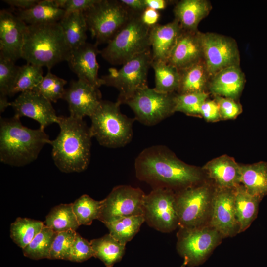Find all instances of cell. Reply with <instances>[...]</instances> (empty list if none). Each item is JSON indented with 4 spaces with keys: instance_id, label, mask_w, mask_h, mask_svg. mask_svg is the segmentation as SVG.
<instances>
[{
    "instance_id": "cell-1",
    "label": "cell",
    "mask_w": 267,
    "mask_h": 267,
    "mask_svg": "<svg viewBox=\"0 0 267 267\" xmlns=\"http://www.w3.org/2000/svg\"><path fill=\"white\" fill-rule=\"evenodd\" d=\"M136 178L153 189L165 188L175 192L202 183L203 170L178 158L163 145L144 149L134 164Z\"/></svg>"
},
{
    "instance_id": "cell-2",
    "label": "cell",
    "mask_w": 267,
    "mask_h": 267,
    "mask_svg": "<svg viewBox=\"0 0 267 267\" xmlns=\"http://www.w3.org/2000/svg\"><path fill=\"white\" fill-rule=\"evenodd\" d=\"M60 132L50 140L54 163L62 172H81L89 165L91 138L89 127L83 119L71 116H59Z\"/></svg>"
},
{
    "instance_id": "cell-3",
    "label": "cell",
    "mask_w": 267,
    "mask_h": 267,
    "mask_svg": "<svg viewBox=\"0 0 267 267\" xmlns=\"http://www.w3.org/2000/svg\"><path fill=\"white\" fill-rule=\"evenodd\" d=\"M0 160L4 164L16 167L30 164L50 143L44 130L28 128L19 118L0 117Z\"/></svg>"
},
{
    "instance_id": "cell-4",
    "label": "cell",
    "mask_w": 267,
    "mask_h": 267,
    "mask_svg": "<svg viewBox=\"0 0 267 267\" xmlns=\"http://www.w3.org/2000/svg\"><path fill=\"white\" fill-rule=\"evenodd\" d=\"M71 51L59 22L27 25L22 52L27 63L50 71L56 64L67 62Z\"/></svg>"
},
{
    "instance_id": "cell-5",
    "label": "cell",
    "mask_w": 267,
    "mask_h": 267,
    "mask_svg": "<svg viewBox=\"0 0 267 267\" xmlns=\"http://www.w3.org/2000/svg\"><path fill=\"white\" fill-rule=\"evenodd\" d=\"M141 15L131 12L126 23L107 46L100 50L102 58L108 63L123 65L134 57L151 50V27L143 23Z\"/></svg>"
},
{
    "instance_id": "cell-6",
    "label": "cell",
    "mask_w": 267,
    "mask_h": 267,
    "mask_svg": "<svg viewBox=\"0 0 267 267\" xmlns=\"http://www.w3.org/2000/svg\"><path fill=\"white\" fill-rule=\"evenodd\" d=\"M120 105L117 101L102 100L90 117L89 129L92 136L101 145L107 148L123 147L133 138V126L135 119L123 114Z\"/></svg>"
},
{
    "instance_id": "cell-7",
    "label": "cell",
    "mask_w": 267,
    "mask_h": 267,
    "mask_svg": "<svg viewBox=\"0 0 267 267\" xmlns=\"http://www.w3.org/2000/svg\"><path fill=\"white\" fill-rule=\"evenodd\" d=\"M215 189L201 183L176 192L178 227L192 228L209 224Z\"/></svg>"
},
{
    "instance_id": "cell-8",
    "label": "cell",
    "mask_w": 267,
    "mask_h": 267,
    "mask_svg": "<svg viewBox=\"0 0 267 267\" xmlns=\"http://www.w3.org/2000/svg\"><path fill=\"white\" fill-rule=\"evenodd\" d=\"M131 13L116 0H98L84 12L88 30L97 45L107 44L126 23Z\"/></svg>"
},
{
    "instance_id": "cell-9",
    "label": "cell",
    "mask_w": 267,
    "mask_h": 267,
    "mask_svg": "<svg viewBox=\"0 0 267 267\" xmlns=\"http://www.w3.org/2000/svg\"><path fill=\"white\" fill-rule=\"evenodd\" d=\"M152 57L149 50L139 54L122 65L119 69H109L102 76L103 85L117 89L119 94L117 102L120 105L132 97L138 89L147 86V76L151 67Z\"/></svg>"
},
{
    "instance_id": "cell-10",
    "label": "cell",
    "mask_w": 267,
    "mask_h": 267,
    "mask_svg": "<svg viewBox=\"0 0 267 267\" xmlns=\"http://www.w3.org/2000/svg\"><path fill=\"white\" fill-rule=\"evenodd\" d=\"M223 238L210 225L192 228H179L177 233V250L187 266L194 267L203 264Z\"/></svg>"
},
{
    "instance_id": "cell-11",
    "label": "cell",
    "mask_w": 267,
    "mask_h": 267,
    "mask_svg": "<svg viewBox=\"0 0 267 267\" xmlns=\"http://www.w3.org/2000/svg\"><path fill=\"white\" fill-rule=\"evenodd\" d=\"M176 95L159 92L147 86L138 89L123 104L131 108L135 120L145 125L153 126L175 112Z\"/></svg>"
},
{
    "instance_id": "cell-12",
    "label": "cell",
    "mask_w": 267,
    "mask_h": 267,
    "mask_svg": "<svg viewBox=\"0 0 267 267\" xmlns=\"http://www.w3.org/2000/svg\"><path fill=\"white\" fill-rule=\"evenodd\" d=\"M176 192L165 188H153L145 195L143 202L145 222L150 227L169 233L178 227L176 206Z\"/></svg>"
},
{
    "instance_id": "cell-13",
    "label": "cell",
    "mask_w": 267,
    "mask_h": 267,
    "mask_svg": "<svg viewBox=\"0 0 267 267\" xmlns=\"http://www.w3.org/2000/svg\"><path fill=\"white\" fill-rule=\"evenodd\" d=\"M145 194L139 188L122 185L113 188L103 200L98 220L104 224L120 219L143 215Z\"/></svg>"
},
{
    "instance_id": "cell-14",
    "label": "cell",
    "mask_w": 267,
    "mask_h": 267,
    "mask_svg": "<svg viewBox=\"0 0 267 267\" xmlns=\"http://www.w3.org/2000/svg\"><path fill=\"white\" fill-rule=\"evenodd\" d=\"M203 59L209 76L229 66L239 65L240 55L232 39L213 33L200 32Z\"/></svg>"
},
{
    "instance_id": "cell-15",
    "label": "cell",
    "mask_w": 267,
    "mask_h": 267,
    "mask_svg": "<svg viewBox=\"0 0 267 267\" xmlns=\"http://www.w3.org/2000/svg\"><path fill=\"white\" fill-rule=\"evenodd\" d=\"M209 225L216 229L223 238L239 233L233 189L215 188Z\"/></svg>"
},
{
    "instance_id": "cell-16",
    "label": "cell",
    "mask_w": 267,
    "mask_h": 267,
    "mask_svg": "<svg viewBox=\"0 0 267 267\" xmlns=\"http://www.w3.org/2000/svg\"><path fill=\"white\" fill-rule=\"evenodd\" d=\"M10 106L14 110V116L35 120L43 130L53 123H57L58 121L59 116L51 102L33 90L21 93L11 102Z\"/></svg>"
},
{
    "instance_id": "cell-17",
    "label": "cell",
    "mask_w": 267,
    "mask_h": 267,
    "mask_svg": "<svg viewBox=\"0 0 267 267\" xmlns=\"http://www.w3.org/2000/svg\"><path fill=\"white\" fill-rule=\"evenodd\" d=\"M99 88L78 79L70 82L63 99L68 104L70 116L83 119L92 116L102 100Z\"/></svg>"
},
{
    "instance_id": "cell-18",
    "label": "cell",
    "mask_w": 267,
    "mask_h": 267,
    "mask_svg": "<svg viewBox=\"0 0 267 267\" xmlns=\"http://www.w3.org/2000/svg\"><path fill=\"white\" fill-rule=\"evenodd\" d=\"M27 25L17 16L0 11V54L15 62L22 58Z\"/></svg>"
},
{
    "instance_id": "cell-19",
    "label": "cell",
    "mask_w": 267,
    "mask_h": 267,
    "mask_svg": "<svg viewBox=\"0 0 267 267\" xmlns=\"http://www.w3.org/2000/svg\"><path fill=\"white\" fill-rule=\"evenodd\" d=\"M98 54L100 50L95 43L86 42L72 50L67 62L78 79L99 88L103 85V82L98 76L99 64L97 60Z\"/></svg>"
},
{
    "instance_id": "cell-20",
    "label": "cell",
    "mask_w": 267,
    "mask_h": 267,
    "mask_svg": "<svg viewBox=\"0 0 267 267\" xmlns=\"http://www.w3.org/2000/svg\"><path fill=\"white\" fill-rule=\"evenodd\" d=\"M202 59L200 32L182 30L167 63L179 70H182L199 62Z\"/></svg>"
},
{
    "instance_id": "cell-21",
    "label": "cell",
    "mask_w": 267,
    "mask_h": 267,
    "mask_svg": "<svg viewBox=\"0 0 267 267\" xmlns=\"http://www.w3.org/2000/svg\"><path fill=\"white\" fill-rule=\"evenodd\" d=\"M216 188L233 189L241 184V168L234 159L226 155L216 158L202 168Z\"/></svg>"
},
{
    "instance_id": "cell-22",
    "label": "cell",
    "mask_w": 267,
    "mask_h": 267,
    "mask_svg": "<svg viewBox=\"0 0 267 267\" xmlns=\"http://www.w3.org/2000/svg\"><path fill=\"white\" fill-rule=\"evenodd\" d=\"M182 29L175 19L166 24L151 27L150 40L153 61L167 62Z\"/></svg>"
},
{
    "instance_id": "cell-23",
    "label": "cell",
    "mask_w": 267,
    "mask_h": 267,
    "mask_svg": "<svg viewBox=\"0 0 267 267\" xmlns=\"http://www.w3.org/2000/svg\"><path fill=\"white\" fill-rule=\"evenodd\" d=\"M245 82V76L239 65H233L225 68L214 75L209 89L215 96L235 100L240 95Z\"/></svg>"
},
{
    "instance_id": "cell-24",
    "label": "cell",
    "mask_w": 267,
    "mask_h": 267,
    "mask_svg": "<svg viewBox=\"0 0 267 267\" xmlns=\"http://www.w3.org/2000/svg\"><path fill=\"white\" fill-rule=\"evenodd\" d=\"M211 9L210 3L205 0H182L177 3L173 11L182 30L195 32Z\"/></svg>"
},
{
    "instance_id": "cell-25",
    "label": "cell",
    "mask_w": 267,
    "mask_h": 267,
    "mask_svg": "<svg viewBox=\"0 0 267 267\" xmlns=\"http://www.w3.org/2000/svg\"><path fill=\"white\" fill-rule=\"evenodd\" d=\"M235 215L239 225V233L245 231L257 218L262 200L249 193L240 184L233 189Z\"/></svg>"
},
{
    "instance_id": "cell-26",
    "label": "cell",
    "mask_w": 267,
    "mask_h": 267,
    "mask_svg": "<svg viewBox=\"0 0 267 267\" xmlns=\"http://www.w3.org/2000/svg\"><path fill=\"white\" fill-rule=\"evenodd\" d=\"M65 14L54 0H43L31 8L21 10L17 16L27 25H41L58 23Z\"/></svg>"
},
{
    "instance_id": "cell-27",
    "label": "cell",
    "mask_w": 267,
    "mask_h": 267,
    "mask_svg": "<svg viewBox=\"0 0 267 267\" xmlns=\"http://www.w3.org/2000/svg\"><path fill=\"white\" fill-rule=\"evenodd\" d=\"M241 184L250 194L262 199L267 195V162L240 165Z\"/></svg>"
},
{
    "instance_id": "cell-28",
    "label": "cell",
    "mask_w": 267,
    "mask_h": 267,
    "mask_svg": "<svg viewBox=\"0 0 267 267\" xmlns=\"http://www.w3.org/2000/svg\"><path fill=\"white\" fill-rule=\"evenodd\" d=\"M59 23L72 50L86 43L88 28L84 12L66 13Z\"/></svg>"
},
{
    "instance_id": "cell-29",
    "label": "cell",
    "mask_w": 267,
    "mask_h": 267,
    "mask_svg": "<svg viewBox=\"0 0 267 267\" xmlns=\"http://www.w3.org/2000/svg\"><path fill=\"white\" fill-rule=\"evenodd\" d=\"M90 242L94 257L100 259L107 267H112L115 263L120 262L125 253L126 245L109 233Z\"/></svg>"
},
{
    "instance_id": "cell-30",
    "label": "cell",
    "mask_w": 267,
    "mask_h": 267,
    "mask_svg": "<svg viewBox=\"0 0 267 267\" xmlns=\"http://www.w3.org/2000/svg\"><path fill=\"white\" fill-rule=\"evenodd\" d=\"M151 67L154 71V89L156 91L164 93H173L178 91L181 79L178 69L163 61H152Z\"/></svg>"
},
{
    "instance_id": "cell-31",
    "label": "cell",
    "mask_w": 267,
    "mask_h": 267,
    "mask_svg": "<svg viewBox=\"0 0 267 267\" xmlns=\"http://www.w3.org/2000/svg\"><path fill=\"white\" fill-rule=\"evenodd\" d=\"M44 224L56 233L76 231L80 226L72 209V204L54 207L45 217Z\"/></svg>"
},
{
    "instance_id": "cell-32",
    "label": "cell",
    "mask_w": 267,
    "mask_h": 267,
    "mask_svg": "<svg viewBox=\"0 0 267 267\" xmlns=\"http://www.w3.org/2000/svg\"><path fill=\"white\" fill-rule=\"evenodd\" d=\"M181 79L178 94H185L204 91L209 76L202 60L193 65L179 70Z\"/></svg>"
},
{
    "instance_id": "cell-33",
    "label": "cell",
    "mask_w": 267,
    "mask_h": 267,
    "mask_svg": "<svg viewBox=\"0 0 267 267\" xmlns=\"http://www.w3.org/2000/svg\"><path fill=\"white\" fill-rule=\"evenodd\" d=\"M44 226V222L40 221L18 217L10 225V237L22 249L32 241Z\"/></svg>"
},
{
    "instance_id": "cell-34",
    "label": "cell",
    "mask_w": 267,
    "mask_h": 267,
    "mask_svg": "<svg viewBox=\"0 0 267 267\" xmlns=\"http://www.w3.org/2000/svg\"><path fill=\"white\" fill-rule=\"evenodd\" d=\"M144 222L143 215H140L123 218L104 224L112 237L126 245L137 233Z\"/></svg>"
},
{
    "instance_id": "cell-35",
    "label": "cell",
    "mask_w": 267,
    "mask_h": 267,
    "mask_svg": "<svg viewBox=\"0 0 267 267\" xmlns=\"http://www.w3.org/2000/svg\"><path fill=\"white\" fill-rule=\"evenodd\" d=\"M43 77L42 67L28 63L19 66L8 96H12L18 92L33 90Z\"/></svg>"
},
{
    "instance_id": "cell-36",
    "label": "cell",
    "mask_w": 267,
    "mask_h": 267,
    "mask_svg": "<svg viewBox=\"0 0 267 267\" xmlns=\"http://www.w3.org/2000/svg\"><path fill=\"white\" fill-rule=\"evenodd\" d=\"M57 234L44 224L41 231L22 249L24 255L33 260L48 259L53 242Z\"/></svg>"
},
{
    "instance_id": "cell-37",
    "label": "cell",
    "mask_w": 267,
    "mask_h": 267,
    "mask_svg": "<svg viewBox=\"0 0 267 267\" xmlns=\"http://www.w3.org/2000/svg\"><path fill=\"white\" fill-rule=\"evenodd\" d=\"M72 204V209L79 225H89L93 221L98 219L101 208V201H97L84 194Z\"/></svg>"
},
{
    "instance_id": "cell-38",
    "label": "cell",
    "mask_w": 267,
    "mask_h": 267,
    "mask_svg": "<svg viewBox=\"0 0 267 267\" xmlns=\"http://www.w3.org/2000/svg\"><path fill=\"white\" fill-rule=\"evenodd\" d=\"M67 81L48 71L33 91L42 95L51 102L63 99Z\"/></svg>"
},
{
    "instance_id": "cell-39",
    "label": "cell",
    "mask_w": 267,
    "mask_h": 267,
    "mask_svg": "<svg viewBox=\"0 0 267 267\" xmlns=\"http://www.w3.org/2000/svg\"><path fill=\"white\" fill-rule=\"evenodd\" d=\"M208 96V93L205 91L176 94L175 112H181L190 116H199L201 106Z\"/></svg>"
},
{
    "instance_id": "cell-40",
    "label": "cell",
    "mask_w": 267,
    "mask_h": 267,
    "mask_svg": "<svg viewBox=\"0 0 267 267\" xmlns=\"http://www.w3.org/2000/svg\"><path fill=\"white\" fill-rule=\"evenodd\" d=\"M76 233L73 230L57 233L53 242L48 259L69 260Z\"/></svg>"
},
{
    "instance_id": "cell-41",
    "label": "cell",
    "mask_w": 267,
    "mask_h": 267,
    "mask_svg": "<svg viewBox=\"0 0 267 267\" xmlns=\"http://www.w3.org/2000/svg\"><path fill=\"white\" fill-rule=\"evenodd\" d=\"M19 68L14 61L0 54V95L8 96Z\"/></svg>"
},
{
    "instance_id": "cell-42",
    "label": "cell",
    "mask_w": 267,
    "mask_h": 267,
    "mask_svg": "<svg viewBox=\"0 0 267 267\" xmlns=\"http://www.w3.org/2000/svg\"><path fill=\"white\" fill-rule=\"evenodd\" d=\"M94 257V251L90 242L83 238L76 233L73 242L69 260L73 262L81 263Z\"/></svg>"
},
{
    "instance_id": "cell-43",
    "label": "cell",
    "mask_w": 267,
    "mask_h": 267,
    "mask_svg": "<svg viewBox=\"0 0 267 267\" xmlns=\"http://www.w3.org/2000/svg\"><path fill=\"white\" fill-rule=\"evenodd\" d=\"M215 96V101L219 106L221 119H233L241 113V105L234 99L220 96Z\"/></svg>"
},
{
    "instance_id": "cell-44",
    "label": "cell",
    "mask_w": 267,
    "mask_h": 267,
    "mask_svg": "<svg viewBox=\"0 0 267 267\" xmlns=\"http://www.w3.org/2000/svg\"><path fill=\"white\" fill-rule=\"evenodd\" d=\"M98 0H54L55 4L66 14L84 12L94 5Z\"/></svg>"
},
{
    "instance_id": "cell-45",
    "label": "cell",
    "mask_w": 267,
    "mask_h": 267,
    "mask_svg": "<svg viewBox=\"0 0 267 267\" xmlns=\"http://www.w3.org/2000/svg\"><path fill=\"white\" fill-rule=\"evenodd\" d=\"M200 116L208 122H215L221 119L219 106L215 100H206L200 110Z\"/></svg>"
},
{
    "instance_id": "cell-46",
    "label": "cell",
    "mask_w": 267,
    "mask_h": 267,
    "mask_svg": "<svg viewBox=\"0 0 267 267\" xmlns=\"http://www.w3.org/2000/svg\"><path fill=\"white\" fill-rule=\"evenodd\" d=\"M160 14L158 11L147 8L141 14V18L144 24L149 27L158 24Z\"/></svg>"
},
{
    "instance_id": "cell-47",
    "label": "cell",
    "mask_w": 267,
    "mask_h": 267,
    "mask_svg": "<svg viewBox=\"0 0 267 267\" xmlns=\"http://www.w3.org/2000/svg\"><path fill=\"white\" fill-rule=\"evenodd\" d=\"M121 3L131 12L142 14L147 8L145 0H120Z\"/></svg>"
},
{
    "instance_id": "cell-48",
    "label": "cell",
    "mask_w": 267,
    "mask_h": 267,
    "mask_svg": "<svg viewBox=\"0 0 267 267\" xmlns=\"http://www.w3.org/2000/svg\"><path fill=\"white\" fill-rule=\"evenodd\" d=\"M9 5L18 7L22 10H26L36 5L38 0H2Z\"/></svg>"
},
{
    "instance_id": "cell-49",
    "label": "cell",
    "mask_w": 267,
    "mask_h": 267,
    "mask_svg": "<svg viewBox=\"0 0 267 267\" xmlns=\"http://www.w3.org/2000/svg\"><path fill=\"white\" fill-rule=\"evenodd\" d=\"M147 7L156 10H161L165 9L169 2V1L166 0H145Z\"/></svg>"
},
{
    "instance_id": "cell-50",
    "label": "cell",
    "mask_w": 267,
    "mask_h": 267,
    "mask_svg": "<svg viewBox=\"0 0 267 267\" xmlns=\"http://www.w3.org/2000/svg\"><path fill=\"white\" fill-rule=\"evenodd\" d=\"M11 105V102H8L7 96L0 95V113L4 112L5 110Z\"/></svg>"
},
{
    "instance_id": "cell-51",
    "label": "cell",
    "mask_w": 267,
    "mask_h": 267,
    "mask_svg": "<svg viewBox=\"0 0 267 267\" xmlns=\"http://www.w3.org/2000/svg\"><path fill=\"white\" fill-rule=\"evenodd\" d=\"M187 264H188L187 260L186 259L184 258L183 263L180 267H185V266H187Z\"/></svg>"
}]
</instances>
